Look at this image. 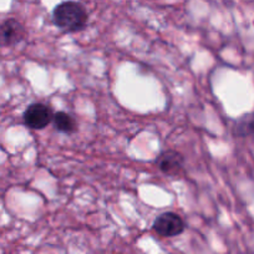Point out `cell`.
Returning a JSON list of instances; mask_svg holds the SVG:
<instances>
[{
    "label": "cell",
    "instance_id": "7",
    "mask_svg": "<svg viewBox=\"0 0 254 254\" xmlns=\"http://www.w3.org/2000/svg\"><path fill=\"white\" fill-rule=\"evenodd\" d=\"M54 125H55V128L60 132L64 133H72L76 131V121L74 120V117L70 116L66 112H58V114L54 115Z\"/></svg>",
    "mask_w": 254,
    "mask_h": 254
},
{
    "label": "cell",
    "instance_id": "5",
    "mask_svg": "<svg viewBox=\"0 0 254 254\" xmlns=\"http://www.w3.org/2000/svg\"><path fill=\"white\" fill-rule=\"evenodd\" d=\"M157 166L166 175H175L182 168L185 158L180 152L173 150L165 151L157 157Z\"/></svg>",
    "mask_w": 254,
    "mask_h": 254
},
{
    "label": "cell",
    "instance_id": "3",
    "mask_svg": "<svg viewBox=\"0 0 254 254\" xmlns=\"http://www.w3.org/2000/svg\"><path fill=\"white\" fill-rule=\"evenodd\" d=\"M153 231L161 237L180 236L185 231V222L178 214L166 212L158 216L153 222Z\"/></svg>",
    "mask_w": 254,
    "mask_h": 254
},
{
    "label": "cell",
    "instance_id": "2",
    "mask_svg": "<svg viewBox=\"0 0 254 254\" xmlns=\"http://www.w3.org/2000/svg\"><path fill=\"white\" fill-rule=\"evenodd\" d=\"M53 119V111L44 104L30 105L24 112V124L31 130H43Z\"/></svg>",
    "mask_w": 254,
    "mask_h": 254
},
{
    "label": "cell",
    "instance_id": "1",
    "mask_svg": "<svg viewBox=\"0 0 254 254\" xmlns=\"http://www.w3.org/2000/svg\"><path fill=\"white\" fill-rule=\"evenodd\" d=\"M54 23L66 33L82 30L87 24V11L77 1H64L59 4L53 13Z\"/></svg>",
    "mask_w": 254,
    "mask_h": 254
},
{
    "label": "cell",
    "instance_id": "6",
    "mask_svg": "<svg viewBox=\"0 0 254 254\" xmlns=\"http://www.w3.org/2000/svg\"><path fill=\"white\" fill-rule=\"evenodd\" d=\"M234 135L238 137L254 138V112L243 115L234 124Z\"/></svg>",
    "mask_w": 254,
    "mask_h": 254
},
{
    "label": "cell",
    "instance_id": "4",
    "mask_svg": "<svg viewBox=\"0 0 254 254\" xmlns=\"http://www.w3.org/2000/svg\"><path fill=\"white\" fill-rule=\"evenodd\" d=\"M24 38L25 29L16 19H6L0 24V46H14L21 43Z\"/></svg>",
    "mask_w": 254,
    "mask_h": 254
}]
</instances>
